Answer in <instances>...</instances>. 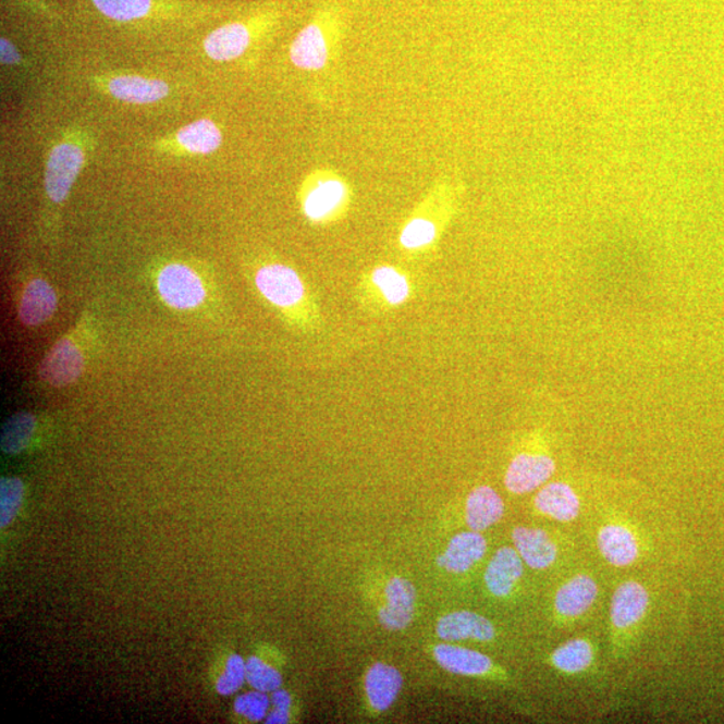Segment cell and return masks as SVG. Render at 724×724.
I'll return each instance as SVG.
<instances>
[{
	"label": "cell",
	"mask_w": 724,
	"mask_h": 724,
	"mask_svg": "<svg viewBox=\"0 0 724 724\" xmlns=\"http://www.w3.org/2000/svg\"><path fill=\"white\" fill-rule=\"evenodd\" d=\"M358 292L364 306L386 311L407 304L413 295V285L403 270L395 266L380 265L364 275Z\"/></svg>",
	"instance_id": "cell-1"
},
{
	"label": "cell",
	"mask_w": 724,
	"mask_h": 724,
	"mask_svg": "<svg viewBox=\"0 0 724 724\" xmlns=\"http://www.w3.org/2000/svg\"><path fill=\"white\" fill-rule=\"evenodd\" d=\"M351 193L340 177L328 175L316 179L305 189L303 208L305 217L312 223L335 222L347 210Z\"/></svg>",
	"instance_id": "cell-2"
},
{
	"label": "cell",
	"mask_w": 724,
	"mask_h": 724,
	"mask_svg": "<svg viewBox=\"0 0 724 724\" xmlns=\"http://www.w3.org/2000/svg\"><path fill=\"white\" fill-rule=\"evenodd\" d=\"M255 285L271 305L283 310H294L309 305L308 293L300 277L289 266H263L255 275Z\"/></svg>",
	"instance_id": "cell-3"
},
{
	"label": "cell",
	"mask_w": 724,
	"mask_h": 724,
	"mask_svg": "<svg viewBox=\"0 0 724 724\" xmlns=\"http://www.w3.org/2000/svg\"><path fill=\"white\" fill-rule=\"evenodd\" d=\"M85 155L78 145L62 143L51 149L45 172V188L51 201L62 203L71 194L83 170Z\"/></svg>",
	"instance_id": "cell-4"
},
{
	"label": "cell",
	"mask_w": 724,
	"mask_h": 724,
	"mask_svg": "<svg viewBox=\"0 0 724 724\" xmlns=\"http://www.w3.org/2000/svg\"><path fill=\"white\" fill-rule=\"evenodd\" d=\"M158 289L161 297L173 309H194L206 298L200 277L184 265L165 266L160 271Z\"/></svg>",
	"instance_id": "cell-5"
},
{
	"label": "cell",
	"mask_w": 724,
	"mask_h": 724,
	"mask_svg": "<svg viewBox=\"0 0 724 724\" xmlns=\"http://www.w3.org/2000/svg\"><path fill=\"white\" fill-rule=\"evenodd\" d=\"M554 473L553 457L544 454H519L507 467L506 489L515 495L530 494L547 484Z\"/></svg>",
	"instance_id": "cell-6"
},
{
	"label": "cell",
	"mask_w": 724,
	"mask_h": 724,
	"mask_svg": "<svg viewBox=\"0 0 724 724\" xmlns=\"http://www.w3.org/2000/svg\"><path fill=\"white\" fill-rule=\"evenodd\" d=\"M384 605L380 608L379 619L388 630H403L415 617L416 589L407 578L393 577L384 590Z\"/></svg>",
	"instance_id": "cell-7"
},
{
	"label": "cell",
	"mask_w": 724,
	"mask_h": 724,
	"mask_svg": "<svg viewBox=\"0 0 724 724\" xmlns=\"http://www.w3.org/2000/svg\"><path fill=\"white\" fill-rule=\"evenodd\" d=\"M84 356L72 340L58 341L39 367L40 379L53 386H65L77 380L84 370Z\"/></svg>",
	"instance_id": "cell-8"
},
{
	"label": "cell",
	"mask_w": 724,
	"mask_h": 724,
	"mask_svg": "<svg viewBox=\"0 0 724 724\" xmlns=\"http://www.w3.org/2000/svg\"><path fill=\"white\" fill-rule=\"evenodd\" d=\"M514 548L525 564L535 570L549 569L559 557V548L547 531L518 526L513 530Z\"/></svg>",
	"instance_id": "cell-9"
},
{
	"label": "cell",
	"mask_w": 724,
	"mask_h": 724,
	"mask_svg": "<svg viewBox=\"0 0 724 724\" xmlns=\"http://www.w3.org/2000/svg\"><path fill=\"white\" fill-rule=\"evenodd\" d=\"M524 564L515 548L498 549L484 573L486 588L495 598H507L524 576Z\"/></svg>",
	"instance_id": "cell-10"
},
{
	"label": "cell",
	"mask_w": 724,
	"mask_h": 724,
	"mask_svg": "<svg viewBox=\"0 0 724 724\" xmlns=\"http://www.w3.org/2000/svg\"><path fill=\"white\" fill-rule=\"evenodd\" d=\"M439 639L444 641H491L496 630L489 618L471 611L449 613L439 619L437 625Z\"/></svg>",
	"instance_id": "cell-11"
},
{
	"label": "cell",
	"mask_w": 724,
	"mask_h": 724,
	"mask_svg": "<svg viewBox=\"0 0 724 724\" xmlns=\"http://www.w3.org/2000/svg\"><path fill=\"white\" fill-rule=\"evenodd\" d=\"M486 552L488 541L479 531H463L456 535L445 552L439 555L438 565L454 575H462L482 561Z\"/></svg>",
	"instance_id": "cell-12"
},
{
	"label": "cell",
	"mask_w": 724,
	"mask_h": 724,
	"mask_svg": "<svg viewBox=\"0 0 724 724\" xmlns=\"http://www.w3.org/2000/svg\"><path fill=\"white\" fill-rule=\"evenodd\" d=\"M650 605V594L646 587L637 581H625L613 594L611 618L619 630L633 628L646 616Z\"/></svg>",
	"instance_id": "cell-13"
},
{
	"label": "cell",
	"mask_w": 724,
	"mask_h": 724,
	"mask_svg": "<svg viewBox=\"0 0 724 724\" xmlns=\"http://www.w3.org/2000/svg\"><path fill=\"white\" fill-rule=\"evenodd\" d=\"M598 596L599 587L594 579L587 575H578L557 590L554 610L562 618H577L592 608Z\"/></svg>",
	"instance_id": "cell-14"
},
{
	"label": "cell",
	"mask_w": 724,
	"mask_h": 724,
	"mask_svg": "<svg viewBox=\"0 0 724 724\" xmlns=\"http://www.w3.org/2000/svg\"><path fill=\"white\" fill-rule=\"evenodd\" d=\"M535 506L538 513L559 523H572L581 512L577 492L564 482L543 484L537 492Z\"/></svg>",
	"instance_id": "cell-15"
},
{
	"label": "cell",
	"mask_w": 724,
	"mask_h": 724,
	"mask_svg": "<svg viewBox=\"0 0 724 724\" xmlns=\"http://www.w3.org/2000/svg\"><path fill=\"white\" fill-rule=\"evenodd\" d=\"M110 95L120 101L147 106L159 102L170 95V86L164 81L145 78L140 75H120L109 81Z\"/></svg>",
	"instance_id": "cell-16"
},
{
	"label": "cell",
	"mask_w": 724,
	"mask_h": 724,
	"mask_svg": "<svg viewBox=\"0 0 724 724\" xmlns=\"http://www.w3.org/2000/svg\"><path fill=\"white\" fill-rule=\"evenodd\" d=\"M598 547L602 559L615 567H627L639 559V542L623 525H605L599 531Z\"/></svg>",
	"instance_id": "cell-17"
},
{
	"label": "cell",
	"mask_w": 724,
	"mask_h": 724,
	"mask_svg": "<svg viewBox=\"0 0 724 724\" xmlns=\"http://www.w3.org/2000/svg\"><path fill=\"white\" fill-rule=\"evenodd\" d=\"M403 688V676L393 665L376 663L365 675V692L373 710L382 712L395 703Z\"/></svg>",
	"instance_id": "cell-18"
},
{
	"label": "cell",
	"mask_w": 724,
	"mask_h": 724,
	"mask_svg": "<svg viewBox=\"0 0 724 724\" xmlns=\"http://www.w3.org/2000/svg\"><path fill=\"white\" fill-rule=\"evenodd\" d=\"M326 33L318 22H312L298 33L290 48V58L295 66L305 71H320L328 62Z\"/></svg>",
	"instance_id": "cell-19"
},
{
	"label": "cell",
	"mask_w": 724,
	"mask_h": 724,
	"mask_svg": "<svg viewBox=\"0 0 724 724\" xmlns=\"http://www.w3.org/2000/svg\"><path fill=\"white\" fill-rule=\"evenodd\" d=\"M505 514V502L490 486H479L467 496L466 523L470 530L482 532L500 523Z\"/></svg>",
	"instance_id": "cell-20"
},
{
	"label": "cell",
	"mask_w": 724,
	"mask_h": 724,
	"mask_svg": "<svg viewBox=\"0 0 724 724\" xmlns=\"http://www.w3.org/2000/svg\"><path fill=\"white\" fill-rule=\"evenodd\" d=\"M434 659L445 671L461 676H484L492 670V660L470 648L439 645L433 650Z\"/></svg>",
	"instance_id": "cell-21"
},
{
	"label": "cell",
	"mask_w": 724,
	"mask_h": 724,
	"mask_svg": "<svg viewBox=\"0 0 724 724\" xmlns=\"http://www.w3.org/2000/svg\"><path fill=\"white\" fill-rule=\"evenodd\" d=\"M251 34L243 23H230L213 30L205 40L206 54L213 61L236 60L247 50Z\"/></svg>",
	"instance_id": "cell-22"
},
{
	"label": "cell",
	"mask_w": 724,
	"mask_h": 724,
	"mask_svg": "<svg viewBox=\"0 0 724 724\" xmlns=\"http://www.w3.org/2000/svg\"><path fill=\"white\" fill-rule=\"evenodd\" d=\"M57 310V295L53 287L44 280H34L23 292L20 317L28 327H37L50 320Z\"/></svg>",
	"instance_id": "cell-23"
},
{
	"label": "cell",
	"mask_w": 724,
	"mask_h": 724,
	"mask_svg": "<svg viewBox=\"0 0 724 724\" xmlns=\"http://www.w3.org/2000/svg\"><path fill=\"white\" fill-rule=\"evenodd\" d=\"M176 138L182 148L191 154L200 155L216 152L223 142L222 132L211 120L207 119L183 126L177 132Z\"/></svg>",
	"instance_id": "cell-24"
},
{
	"label": "cell",
	"mask_w": 724,
	"mask_h": 724,
	"mask_svg": "<svg viewBox=\"0 0 724 724\" xmlns=\"http://www.w3.org/2000/svg\"><path fill=\"white\" fill-rule=\"evenodd\" d=\"M593 659V647L588 640L584 639L567 641L552 654L554 667L569 675H576L588 670L592 665Z\"/></svg>",
	"instance_id": "cell-25"
},
{
	"label": "cell",
	"mask_w": 724,
	"mask_h": 724,
	"mask_svg": "<svg viewBox=\"0 0 724 724\" xmlns=\"http://www.w3.org/2000/svg\"><path fill=\"white\" fill-rule=\"evenodd\" d=\"M439 225L427 217L410 218L400 233V245L407 251H426L438 242Z\"/></svg>",
	"instance_id": "cell-26"
},
{
	"label": "cell",
	"mask_w": 724,
	"mask_h": 724,
	"mask_svg": "<svg viewBox=\"0 0 724 724\" xmlns=\"http://www.w3.org/2000/svg\"><path fill=\"white\" fill-rule=\"evenodd\" d=\"M37 420L32 414H16L10 417L3 427L2 445L3 453L15 455L27 449L28 443L36 432Z\"/></svg>",
	"instance_id": "cell-27"
},
{
	"label": "cell",
	"mask_w": 724,
	"mask_h": 724,
	"mask_svg": "<svg viewBox=\"0 0 724 724\" xmlns=\"http://www.w3.org/2000/svg\"><path fill=\"white\" fill-rule=\"evenodd\" d=\"M107 19L132 22L145 19L152 9V0H91Z\"/></svg>",
	"instance_id": "cell-28"
},
{
	"label": "cell",
	"mask_w": 724,
	"mask_h": 724,
	"mask_svg": "<svg viewBox=\"0 0 724 724\" xmlns=\"http://www.w3.org/2000/svg\"><path fill=\"white\" fill-rule=\"evenodd\" d=\"M246 680L254 689L266 694L274 692L282 686L280 672L257 656L247 659Z\"/></svg>",
	"instance_id": "cell-29"
},
{
	"label": "cell",
	"mask_w": 724,
	"mask_h": 724,
	"mask_svg": "<svg viewBox=\"0 0 724 724\" xmlns=\"http://www.w3.org/2000/svg\"><path fill=\"white\" fill-rule=\"evenodd\" d=\"M23 483L20 479H2L0 483V526L5 527L13 523L22 505Z\"/></svg>",
	"instance_id": "cell-30"
},
{
	"label": "cell",
	"mask_w": 724,
	"mask_h": 724,
	"mask_svg": "<svg viewBox=\"0 0 724 724\" xmlns=\"http://www.w3.org/2000/svg\"><path fill=\"white\" fill-rule=\"evenodd\" d=\"M235 711L248 721L259 722L266 720L270 709V699L266 692L254 691L241 695L235 700Z\"/></svg>",
	"instance_id": "cell-31"
},
{
	"label": "cell",
	"mask_w": 724,
	"mask_h": 724,
	"mask_svg": "<svg viewBox=\"0 0 724 724\" xmlns=\"http://www.w3.org/2000/svg\"><path fill=\"white\" fill-rule=\"evenodd\" d=\"M246 682V662L240 654H233L225 664L222 676L219 677L217 689L223 697H230Z\"/></svg>",
	"instance_id": "cell-32"
},
{
	"label": "cell",
	"mask_w": 724,
	"mask_h": 724,
	"mask_svg": "<svg viewBox=\"0 0 724 724\" xmlns=\"http://www.w3.org/2000/svg\"><path fill=\"white\" fill-rule=\"evenodd\" d=\"M271 703L274 709L266 716L268 724H282L287 723L290 717V709H292V697L283 689H277L272 692Z\"/></svg>",
	"instance_id": "cell-33"
},
{
	"label": "cell",
	"mask_w": 724,
	"mask_h": 724,
	"mask_svg": "<svg viewBox=\"0 0 724 724\" xmlns=\"http://www.w3.org/2000/svg\"><path fill=\"white\" fill-rule=\"evenodd\" d=\"M0 56L4 65H16L21 62V56L15 46L9 39H0Z\"/></svg>",
	"instance_id": "cell-34"
}]
</instances>
